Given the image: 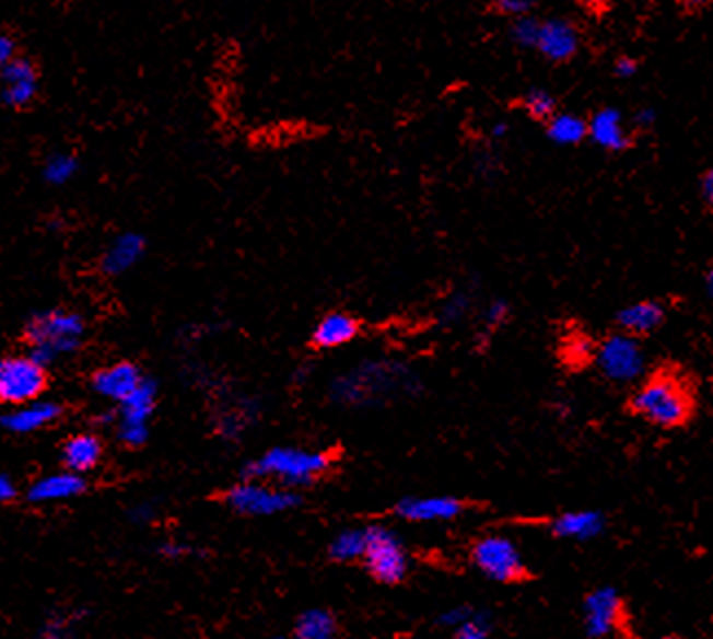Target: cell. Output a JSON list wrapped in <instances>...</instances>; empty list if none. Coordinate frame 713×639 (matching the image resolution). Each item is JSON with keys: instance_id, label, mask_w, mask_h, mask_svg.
Wrapping results in <instances>:
<instances>
[{"instance_id": "obj_16", "label": "cell", "mask_w": 713, "mask_h": 639, "mask_svg": "<svg viewBox=\"0 0 713 639\" xmlns=\"http://www.w3.org/2000/svg\"><path fill=\"white\" fill-rule=\"evenodd\" d=\"M38 95V69L27 58H16L0 73V100L12 108L30 106Z\"/></svg>"}, {"instance_id": "obj_37", "label": "cell", "mask_w": 713, "mask_h": 639, "mask_svg": "<svg viewBox=\"0 0 713 639\" xmlns=\"http://www.w3.org/2000/svg\"><path fill=\"white\" fill-rule=\"evenodd\" d=\"M639 69H641V60H636V58H632V56H619V58L612 62V75H615V78L630 80L632 75H636Z\"/></svg>"}, {"instance_id": "obj_7", "label": "cell", "mask_w": 713, "mask_h": 639, "mask_svg": "<svg viewBox=\"0 0 713 639\" xmlns=\"http://www.w3.org/2000/svg\"><path fill=\"white\" fill-rule=\"evenodd\" d=\"M471 560L491 582L517 584L530 578V569L526 567L517 545L502 534L482 536L471 549Z\"/></svg>"}, {"instance_id": "obj_23", "label": "cell", "mask_w": 713, "mask_h": 639, "mask_svg": "<svg viewBox=\"0 0 713 639\" xmlns=\"http://www.w3.org/2000/svg\"><path fill=\"white\" fill-rule=\"evenodd\" d=\"M599 351V340L588 332H571L560 342V362L571 371H582L595 364Z\"/></svg>"}, {"instance_id": "obj_29", "label": "cell", "mask_w": 713, "mask_h": 639, "mask_svg": "<svg viewBox=\"0 0 713 639\" xmlns=\"http://www.w3.org/2000/svg\"><path fill=\"white\" fill-rule=\"evenodd\" d=\"M78 169H80V164H78V159L73 154L56 152L45 162L43 177L54 186H65L69 179H73Z\"/></svg>"}, {"instance_id": "obj_17", "label": "cell", "mask_w": 713, "mask_h": 639, "mask_svg": "<svg viewBox=\"0 0 713 639\" xmlns=\"http://www.w3.org/2000/svg\"><path fill=\"white\" fill-rule=\"evenodd\" d=\"M145 380L141 369L132 362H117L113 367H106L93 375V391L110 402H126L139 384Z\"/></svg>"}, {"instance_id": "obj_6", "label": "cell", "mask_w": 713, "mask_h": 639, "mask_svg": "<svg viewBox=\"0 0 713 639\" xmlns=\"http://www.w3.org/2000/svg\"><path fill=\"white\" fill-rule=\"evenodd\" d=\"M225 506L241 514V516H278L295 510L300 506V495L295 490H287L267 481H249V478H243V481L234 484L225 495H223Z\"/></svg>"}, {"instance_id": "obj_22", "label": "cell", "mask_w": 713, "mask_h": 639, "mask_svg": "<svg viewBox=\"0 0 713 639\" xmlns=\"http://www.w3.org/2000/svg\"><path fill=\"white\" fill-rule=\"evenodd\" d=\"M145 254V239L137 232L119 234L102 256V269L108 276H121L130 271Z\"/></svg>"}, {"instance_id": "obj_41", "label": "cell", "mask_w": 713, "mask_h": 639, "mask_svg": "<svg viewBox=\"0 0 713 639\" xmlns=\"http://www.w3.org/2000/svg\"><path fill=\"white\" fill-rule=\"evenodd\" d=\"M16 497V486L12 478L5 474V472H0V503H8Z\"/></svg>"}, {"instance_id": "obj_25", "label": "cell", "mask_w": 713, "mask_h": 639, "mask_svg": "<svg viewBox=\"0 0 713 639\" xmlns=\"http://www.w3.org/2000/svg\"><path fill=\"white\" fill-rule=\"evenodd\" d=\"M337 619L326 608H306L293 626V639H337Z\"/></svg>"}, {"instance_id": "obj_28", "label": "cell", "mask_w": 713, "mask_h": 639, "mask_svg": "<svg viewBox=\"0 0 713 639\" xmlns=\"http://www.w3.org/2000/svg\"><path fill=\"white\" fill-rule=\"evenodd\" d=\"M522 111L535 121L549 124L560 113V104H558L556 95L549 93L547 89H530L522 97Z\"/></svg>"}, {"instance_id": "obj_9", "label": "cell", "mask_w": 713, "mask_h": 639, "mask_svg": "<svg viewBox=\"0 0 713 639\" xmlns=\"http://www.w3.org/2000/svg\"><path fill=\"white\" fill-rule=\"evenodd\" d=\"M47 388V369L30 356L0 358V404L23 406Z\"/></svg>"}, {"instance_id": "obj_39", "label": "cell", "mask_w": 713, "mask_h": 639, "mask_svg": "<svg viewBox=\"0 0 713 639\" xmlns=\"http://www.w3.org/2000/svg\"><path fill=\"white\" fill-rule=\"evenodd\" d=\"M700 197L713 217V166L700 175Z\"/></svg>"}, {"instance_id": "obj_10", "label": "cell", "mask_w": 713, "mask_h": 639, "mask_svg": "<svg viewBox=\"0 0 713 639\" xmlns=\"http://www.w3.org/2000/svg\"><path fill=\"white\" fill-rule=\"evenodd\" d=\"M159 399V384L145 377L139 388L119 404L117 413V439L128 448H139L150 437V419Z\"/></svg>"}, {"instance_id": "obj_27", "label": "cell", "mask_w": 713, "mask_h": 639, "mask_svg": "<svg viewBox=\"0 0 713 639\" xmlns=\"http://www.w3.org/2000/svg\"><path fill=\"white\" fill-rule=\"evenodd\" d=\"M366 551V527L364 530H341L328 545V556L335 562L362 560Z\"/></svg>"}, {"instance_id": "obj_32", "label": "cell", "mask_w": 713, "mask_h": 639, "mask_svg": "<svg viewBox=\"0 0 713 639\" xmlns=\"http://www.w3.org/2000/svg\"><path fill=\"white\" fill-rule=\"evenodd\" d=\"M538 32H540V21L533 16L517 19L511 25L513 43L519 47H526V49H535V43H538Z\"/></svg>"}, {"instance_id": "obj_1", "label": "cell", "mask_w": 713, "mask_h": 639, "mask_svg": "<svg viewBox=\"0 0 713 639\" xmlns=\"http://www.w3.org/2000/svg\"><path fill=\"white\" fill-rule=\"evenodd\" d=\"M626 413L658 430H682L700 410L698 377L674 360L656 362L626 399Z\"/></svg>"}, {"instance_id": "obj_30", "label": "cell", "mask_w": 713, "mask_h": 639, "mask_svg": "<svg viewBox=\"0 0 713 639\" xmlns=\"http://www.w3.org/2000/svg\"><path fill=\"white\" fill-rule=\"evenodd\" d=\"M471 304H474V298H471L469 291L463 289V291H454V293H449V295L443 300L441 309H439V323H441L443 327H454V325H458L460 320L469 313Z\"/></svg>"}, {"instance_id": "obj_40", "label": "cell", "mask_w": 713, "mask_h": 639, "mask_svg": "<svg viewBox=\"0 0 713 639\" xmlns=\"http://www.w3.org/2000/svg\"><path fill=\"white\" fill-rule=\"evenodd\" d=\"M161 554L165 558H186V556L195 554V549L190 545H184V543H165L161 547Z\"/></svg>"}, {"instance_id": "obj_4", "label": "cell", "mask_w": 713, "mask_h": 639, "mask_svg": "<svg viewBox=\"0 0 713 639\" xmlns=\"http://www.w3.org/2000/svg\"><path fill=\"white\" fill-rule=\"evenodd\" d=\"M86 323L78 311L45 309L27 320L25 338L30 342V358L45 369L56 360L71 356L84 340Z\"/></svg>"}, {"instance_id": "obj_14", "label": "cell", "mask_w": 713, "mask_h": 639, "mask_svg": "<svg viewBox=\"0 0 713 639\" xmlns=\"http://www.w3.org/2000/svg\"><path fill=\"white\" fill-rule=\"evenodd\" d=\"M397 516L408 523H447L465 512V503L456 497H406L395 508Z\"/></svg>"}, {"instance_id": "obj_35", "label": "cell", "mask_w": 713, "mask_h": 639, "mask_svg": "<svg viewBox=\"0 0 713 639\" xmlns=\"http://www.w3.org/2000/svg\"><path fill=\"white\" fill-rule=\"evenodd\" d=\"M506 317H509V304L504 300H493L487 309H484V327L487 329H498L506 323Z\"/></svg>"}, {"instance_id": "obj_18", "label": "cell", "mask_w": 713, "mask_h": 639, "mask_svg": "<svg viewBox=\"0 0 713 639\" xmlns=\"http://www.w3.org/2000/svg\"><path fill=\"white\" fill-rule=\"evenodd\" d=\"M62 415V408L56 402H45L36 399L23 406H16L14 410L0 413V428H5L8 432L16 434H27L47 428Z\"/></svg>"}, {"instance_id": "obj_38", "label": "cell", "mask_w": 713, "mask_h": 639, "mask_svg": "<svg viewBox=\"0 0 713 639\" xmlns=\"http://www.w3.org/2000/svg\"><path fill=\"white\" fill-rule=\"evenodd\" d=\"M16 60V45L8 34H0V73Z\"/></svg>"}, {"instance_id": "obj_42", "label": "cell", "mask_w": 713, "mask_h": 639, "mask_svg": "<svg viewBox=\"0 0 713 639\" xmlns=\"http://www.w3.org/2000/svg\"><path fill=\"white\" fill-rule=\"evenodd\" d=\"M152 516H154V508L150 503H139L130 510V519L139 523H148Z\"/></svg>"}, {"instance_id": "obj_36", "label": "cell", "mask_w": 713, "mask_h": 639, "mask_svg": "<svg viewBox=\"0 0 713 639\" xmlns=\"http://www.w3.org/2000/svg\"><path fill=\"white\" fill-rule=\"evenodd\" d=\"M476 608L471 606H465V604H458V606H452V608H445L439 617H436V624L439 626H445V628H456L458 624H463L467 617H471Z\"/></svg>"}, {"instance_id": "obj_34", "label": "cell", "mask_w": 713, "mask_h": 639, "mask_svg": "<svg viewBox=\"0 0 713 639\" xmlns=\"http://www.w3.org/2000/svg\"><path fill=\"white\" fill-rule=\"evenodd\" d=\"M493 5H495V12H500L506 19H513V21L530 16V12L535 8V3H530V0H498V3H493Z\"/></svg>"}, {"instance_id": "obj_12", "label": "cell", "mask_w": 713, "mask_h": 639, "mask_svg": "<svg viewBox=\"0 0 713 639\" xmlns=\"http://www.w3.org/2000/svg\"><path fill=\"white\" fill-rule=\"evenodd\" d=\"M669 304L663 298H647L641 302H634L630 306H623L615 315V332L630 336L634 340H645L661 332L667 323Z\"/></svg>"}, {"instance_id": "obj_20", "label": "cell", "mask_w": 713, "mask_h": 639, "mask_svg": "<svg viewBox=\"0 0 713 639\" xmlns=\"http://www.w3.org/2000/svg\"><path fill=\"white\" fill-rule=\"evenodd\" d=\"M356 336H360V320L343 311H332L313 327L311 345L322 351H332L350 345Z\"/></svg>"}, {"instance_id": "obj_19", "label": "cell", "mask_w": 713, "mask_h": 639, "mask_svg": "<svg viewBox=\"0 0 713 639\" xmlns=\"http://www.w3.org/2000/svg\"><path fill=\"white\" fill-rule=\"evenodd\" d=\"M547 530L556 538L564 541H591L606 532V514L595 510H573L553 516Z\"/></svg>"}, {"instance_id": "obj_21", "label": "cell", "mask_w": 713, "mask_h": 639, "mask_svg": "<svg viewBox=\"0 0 713 639\" xmlns=\"http://www.w3.org/2000/svg\"><path fill=\"white\" fill-rule=\"evenodd\" d=\"M86 490V481L82 474L75 472H58L38 478V481L30 488V501L34 503H54L80 497Z\"/></svg>"}, {"instance_id": "obj_11", "label": "cell", "mask_w": 713, "mask_h": 639, "mask_svg": "<svg viewBox=\"0 0 713 639\" xmlns=\"http://www.w3.org/2000/svg\"><path fill=\"white\" fill-rule=\"evenodd\" d=\"M643 358L645 353L639 340L612 332L604 340H599L595 364L610 382H632L645 371Z\"/></svg>"}, {"instance_id": "obj_43", "label": "cell", "mask_w": 713, "mask_h": 639, "mask_svg": "<svg viewBox=\"0 0 713 639\" xmlns=\"http://www.w3.org/2000/svg\"><path fill=\"white\" fill-rule=\"evenodd\" d=\"M704 284H706V291H709V295L713 298V265L704 271Z\"/></svg>"}, {"instance_id": "obj_15", "label": "cell", "mask_w": 713, "mask_h": 639, "mask_svg": "<svg viewBox=\"0 0 713 639\" xmlns=\"http://www.w3.org/2000/svg\"><path fill=\"white\" fill-rule=\"evenodd\" d=\"M588 139L608 152H628L636 146V132L623 124L617 108L606 106L588 117Z\"/></svg>"}, {"instance_id": "obj_33", "label": "cell", "mask_w": 713, "mask_h": 639, "mask_svg": "<svg viewBox=\"0 0 713 639\" xmlns=\"http://www.w3.org/2000/svg\"><path fill=\"white\" fill-rule=\"evenodd\" d=\"M73 619L75 615L67 613L49 615L40 630V639H73Z\"/></svg>"}, {"instance_id": "obj_31", "label": "cell", "mask_w": 713, "mask_h": 639, "mask_svg": "<svg viewBox=\"0 0 713 639\" xmlns=\"http://www.w3.org/2000/svg\"><path fill=\"white\" fill-rule=\"evenodd\" d=\"M491 617L484 611H474L463 624L452 628V639H489Z\"/></svg>"}, {"instance_id": "obj_5", "label": "cell", "mask_w": 713, "mask_h": 639, "mask_svg": "<svg viewBox=\"0 0 713 639\" xmlns=\"http://www.w3.org/2000/svg\"><path fill=\"white\" fill-rule=\"evenodd\" d=\"M584 630L591 639H641L626 595L615 586H597L584 597Z\"/></svg>"}, {"instance_id": "obj_26", "label": "cell", "mask_w": 713, "mask_h": 639, "mask_svg": "<svg viewBox=\"0 0 713 639\" xmlns=\"http://www.w3.org/2000/svg\"><path fill=\"white\" fill-rule=\"evenodd\" d=\"M547 137L560 146H577L588 139V119L575 113H558L547 124Z\"/></svg>"}, {"instance_id": "obj_2", "label": "cell", "mask_w": 713, "mask_h": 639, "mask_svg": "<svg viewBox=\"0 0 713 639\" xmlns=\"http://www.w3.org/2000/svg\"><path fill=\"white\" fill-rule=\"evenodd\" d=\"M423 391L419 373L401 360H364L328 384V397L337 406L369 408L412 397Z\"/></svg>"}, {"instance_id": "obj_8", "label": "cell", "mask_w": 713, "mask_h": 639, "mask_svg": "<svg viewBox=\"0 0 713 639\" xmlns=\"http://www.w3.org/2000/svg\"><path fill=\"white\" fill-rule=\"evenodd\" d=\"M362 562L382 584H399L410 569V558L401 538L384 525L366 527V551Z\"/></svg>"}, {"instance_id": "obj_46", "label": "cell", "mask_w": 713, "mask_h": 639, "mask_svg": "<svg viewBox=\"0 0 713 639\" xmlns=\"http://www.w3.org/2000/svg\"><path fill=\"white\" fill-rule=\"evenodd\" d=\"M267 639H287L284 635H271V637H267Z\"/></svg>"}, {"instance_id": "obj_44", "label": "cell", "mask_w": 713, "mask_h": 639, "mask_svg": "<svg viewBox=\"0 0 713 639\" xmlns=\"http://www.w3.org/2000/svg\"><path fill=\"white\" fill-rule=\"evenodd\" d=\"M506 132V124H495L493 126V137H502Z\"/></svg>"}, {"instance_id": "obj_13", "label": "cell", "mask_w": 713, "mask_h": 639, "mask_svg": "<svg viewBox=\"0 0 713 639\" xmlns=\"http://www.w3.org/2000/svg\"><path fill=\"white\" fill-rule=\"evenodd\" d=\"M580 47H582V34L573 21L569 19L540 21L535 51H538L545 60L553 65H566L580 54Z\"/></svg>"}, {"instance_id": "obj_45", "label": "cell", "mask_w": 713, "mask_h": 639, "mask_svg": "<svg viewBox=\"0 0 713 639\" xmlns=\"http://www.w3.org/2000/svg\"><path fill=\"white\" fill-rule=\"evenodd\" d=\"M658 639H685L680 632H667V635H663V637H658Z\"/></svg>"}, {"instance_id": "obj_24", "label": "cell", "mask_w": 713, "mask_h": 639, "mask_svg": "<svg viewBox=\"0 0 713 639\" xmlns=\"http://www.w3.org/2000/svg\"><path fill=\"white\" fill-rule=\"evenodd\" d=\"M102 441L95 434H75L71 437L65 448H62V461L67 465L69 472L75 474H84L91 472L93 467H97L100 458H102Z\"/></svg>"}, {"instance_id": "obj_3", "label": "cell", "mask_w": 713, "mask_h": 639, "mask_svg": "<svg viewBox=\"0 0 713 639\" xmlns=\"http://www.w3.org/2000/svg\"><path fill=\"white\" fill-rule=\"evenodd\" d=\"M332 458L326 452L306 450L297 445H276L252 458L243 467V478L249 481H267L287 490L315 484L330 467Z\"/></svg>"}]
</instances>
